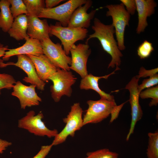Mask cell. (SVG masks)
<instances>
[{
	"instance_id": "obj_19",
	"label": "cell",
	"mask_w": 158,
	"mask_h": 158,
	"mask_svg": "<svg viewBox=\"0 0 158 158\" xmlns=\"http://www.w3.org/2000/svg\"><path fill=\"white\" fill-rule=\"evenodd\" d=\"M119 69V68H116L115 70L111 73L102 76H95L90 73L88 74L82 78L80 84V88L82 90H93L99 95L101 98L111 101H115L113 95L107 93L100 89L99 86L98 82L101 79H107L110 75L114 74L116 71Z\"/></svg>"
},
{
	"instance_id": "obj_24",
	"label": "cell",
	"mask_w": 158,
	"mask_h": 158,
	"mask_svg": "<svg viewBox=\"0 0 158 158\" xmlns=\"http://www.w3.org/2000/svg\"><path fill=\"white\" fill-rule=\"evenodd\" d=\"M9 1L11 5L10 11L14 18L23 14L26 15L27 13V8L23 0Z\"/></svg>"
},
{
	"instance_id": "obj_34",
	"label": "cell",
	"mask_w": 158,
	"mask_h": 158,
	"mask_svg": "<svg viewBox=\"0 0 158 158\" xmlns=\"http://www.w3.org/2000/svg\"><path fill=\"white\" fill-rule=\"evenodd\" d=\"M64 1L63 0H46L45 1V8H54L59 3Z\"/></svg>"
},
{
	"instance_id": "obj_1",
	"label": "cell",
	"mask_w": 158,
	"mask_h": 158,
	"mask_svg": "<svg viewBox=\"0 0 158 158\" xmlns=\"http://www.w3.org/2000/svg\"><path fill=\"white\" fill-rule=\"evenodd\" d=\"M94 33L89 35L86 42L92 38H97L99 41L103 50L109 54L111 60L109 64L108 68H119L121 63V57L123 55L119 49L114 34L115 30L112 24L105 25L98 18H95L93 25L92 26Z\"/></svg>"
},
{
	"instance_id": "obj_10",
	"label": "cell",
	"mask_w": 158,
	"mask_h": 158,
	"mask_svg": "<svg viewBox=\"0 0 158 158\" xmlns=\"http://www.w3.org/2000/svg\"><path fill=\"white\" fill-rule=\"evenodd\" d=\"M17 56V61L15 63L11 62L5 63L1 60L0 67H3L12 65L19 68L27 75L26 77L23 79L24 82L35 85L39 90H44L45 83L40 80L38 77L34 64L30 58L26 55H19Z\"/></svg>"
},
{
	"instance_id": "obj_7",
	"label": "cell",
	"mask_w": 158,
	"mask_h": 158,
	"mask_svg": "<svg viewBox=\"0 0 158 158\" xmlns=\"http://www.w3.org/2000/svg\"><path fill=\"white\" fill-rule=\"evenodd\" d=\"M87 0H69L51 8H43L38 17L58 20L63 27L67 26L71 16L78 7L85 4Z\"/></svg>"
},
{
	"instance_id": "obj_33",
	"label": "cell",
	"mask_w": 158,
	"mask_h": 158,
	"mask_svg": "<svg viewBox=\"0 0 158 158\" xmlns=\"http://www.w3.org/2000/svg\"><path fill=\"white\" fill-rule=\"evenodd\" d=\"M124 102L119 105H116L112 109L111 113L110 123H112L118 117L119 112L124 104L127 102Z\"/></svg>"
},
{
	"instance_id": "obj_2",
	"label": "cell",
	"mask_w": 158,
	"mask_h": 158,
	"mask_svg": "<svg viewBox=\"0 0 158 158\" xmlns=\"http://www.w3.org/2000/svg\"><path fill=\"white\" fill-rule=\"evenodd\" d=\"M77 79V78L70 71L58 68L49 78V80L53 83L50 87V91L54 101L59 102L63 96L70 97L72 92V86Z\"/></svg>"
},
{
	"instance_id": "obj_36",
	"label": "cell",
	"mask_w": 158,
	"mask_h": 158,
	"mask_svg": "<svg viewBox=\"0 0 158 158\" xmlns=\"http://www.w3.org/2000/svg\"><path fill=\"white\" fill-rule=\"evenodd\" d=\"M8 46H4L3 45L0 44V57L3 56L6 52L8 49Z\"/></svg>"
},
{
	"instance_id": "obj_32",
	"label": "cell",
	"mask_w": 158,
	"mask_h": 158,
	"mask_svg": "<svg viewBox=\"0 0 158 158\" xmlns=\"http://www.w3.org/2000/svg\"><path fill=\"white\" fill-rule=\"evenodd\" d=\"M52 146L51 144L42 146L39 151L32 158H45L50 151Z\"/></svg>"
},
{
	"instance_id": "obj_22",
	"label": "cell",
	"mask_w": 158,
	"mask_h": 158,
	"mask_svg": "<svg viewBox=\"0 0 158 158\" xmlns=\"http://www.w3.org/2000/svg\"><path fill=\"white\" fill-rule=\"evenodd\" d=\"M27 11V16L38 17L42 10L45 7L43 0H23Z\"/></svg>"
},
{
	"instance_id": "obj_15",
	"label": "cell",
	"mask_w": 158,
	"mask_h": 158,
	"mask_svg": "<svg viewBox=\"0 0 158 158\" xmlns=\"http://www.w3.org/2000/svg\"><path fill=\"white\" fill-rule=\"evenodd\" d=\"M27 17V34L30 38L40 42L49 38L50 26L46 20H41L36 16Z\"/></svg>"
},
{
	"instance_id": "obj_13",
	"label": "cell",
	"mask_w": 158,
	"mask_h": 158,
	"mask_svg": "<svg viewBox=\"0 0 158 158\" xmlns=\"http://www.w3.org/2000/svg\"><path fill=\"white\" fill-rule=\"evenodd\" d=\"M36 86L31 84L29 86L23 84L20 81H16L13 87L11 95L19 100L21 109L38 106L42 101L41 98L35 91Z\"/></svg>"
},
{
	"instance_id": "obj_6",
	"label": "cell",
	"mask_w": 158,
	"mask_h": 158,
	"mask_svg": "<svg viewBox=\"0 0 158 158\" xmlns=\"http://www.w3.org/2000/svg\"><path fill=\"white\" fill-rule=\"evenodd\" d=\"M43 118L41 112L35 115L34 111H30L25 116L19 120L18 127L26 130L36 136L54 138L58 133V130L55 129L50 130L47 128L42 121Z\"/></svg>"
},
{
	"instance_id": "obj_8",
	"label": "cell",
	"mask_w": 158,
	"mask_h": 158,
	"mask_svg": "<svg viewBox=\"0 0 158 158\" xmlns=\"http://www.w3.org/2000/svg\"><path fill=\"white\" fill-rule=\"evenodd\" d=\"M88 108L83 118V125L99 123L107 118L115 106V101L101 98L97 100H89Z\"/></svg>"
},
{
	"instance_id": "obj_20",
	"label": "cell",
	"mask_w": 158,
	"mask_h": 158,
	"mask_svg": "<svg viewBox=\"0 0 158 158\" xmlns=\"http://www.w3.org/2000/svg\"><path fill=\"white\" fill-rule=\"evenodd\" d=\"M28 18L25 14L15 18L11 26L7 32L10 37L19 41L29 37L27 34Z\"/></svg>"
},
{
	"instance_id": "obj_25",
	"label": "cell",
	"mask_w": 158,
	"mask_h": 158,
	"mask_svg": "<svg viewBox=\"0 0 158 158\" xmlns=\"http://www.w3.org/2000/svg\"><path fill=\"white\" fill-rule=\"evenodd\" d=\"M139 97L142 99L148 98L152 99L149 104L150 107L157 106L158 103V86L147 88L143 91H141Z\"/></svg>"
},
{
	"instance_id": "obj_30",
	"label": "cell",
	"mask_w": 158,
	"mask_h": 158,
	"mask_svg": "<svg viewBox=\"0 0 158 158\" xmlns=\"http://www.w3.org/2000/svg\"><path fill=\"white\" fill-rule=\"evenodd\" d=\"M128 12L131 15H133L136 10L135 0H121Z\"/></svg>"
},
{
	"instance_id": "obj_11",
	"label": "cell",
	"mask_w": 158,
	"mask_h": 158,
	"mask_svg": "<svg viewBox=\"0 0 158 158\" xmlns=\"http://www.w3.org/2000/svg\"><path fill=\"white\" fill-rule=\"evenodd\" d=\"M139 79L136 76L133 77L125 88L128 90L130 92L128 101L131 106V123L126 138V141L128 140L130 135L133 133L137 122L141 119L143 115V112L139 102L140 93L138 89Z\"/></svg>"
},
{
	"instance_id": "obj_12",
	"label": "cell",
	"mask_w": 158,
	"mask_h": 158,
	"mask_svg": "<svg viewBox=\"0 0 158 158\" xmlns=\"http://www.w3.org/2000/svg\"><path fill=\"white\" fill-rule=\"evenodd\" d=\"M88 42L74 44L70 50L71 57L70 69L78 73L82 78L88 74L87 63L91 50Z\"/></svg>"
},
{
	"instance_id": "obj_27",
	"label": "cell",
	"mask_w": 158,
	"mask_h": 158,
	"mask_svg": "<svg viewBox=\"0 0 158 158\" xmlns=\"http://www.w3.org/2000/svg\"><path fill=\"white\" fill-rule=\"evenodd\" d=\"M154 49L152 43L145 40L138 47L137 54L141 59H144L149 57Z\"/></svg>"
},
{
	"instance_id": "obj_5",
	"label": "cell",
	"mask_w": 158,
	"mask_h": 158,
	"mask_svg": "<svg viewBox=\"0 0 158 158\" xmlns=\"http://www.w3.org/2000/svg\"><path fill=\"white\" fill-rule=\"evenodd\" d=\"M49 26L50 35L56 36L61 40L67 55L74 43L78 40H83L88 32L86 28L63 26L59 22L55 25L51 24Z\"/></svg>"
},
{
	"instance_id": "obj_28",
	"label": "cell",
	"mask_w": 158,
	"mask_h": 158,
	"mask_svg": "<svg viewBox=\"0 0 158 158\" xmlns=\"http://www.w3.org/2000/svg\"><path fill=\"white\" fill-rule=\"evenodd\" d=\"M16 81L13 76L6 73H0V89L13 88Z\"/></svg>"
},
{
	"instance_id": "obj_29",
	"label": "cell",
	"mask_w": 158,
	"mask_h": 158,
	"mask_svg": "<svg viewBox=\"0 0 158 158\" xmlns=\"http://www.w3.org/2000/svg\"><path fill=\"white\" fill-rule=\"evenodd\" d=\"M158 83V75L157 73L142 81L141 84L138 85V89L140 92L145 88H148L157 85Z\"/></svg>"
},
{
	"instance_id": "obj_23",
	"label": "cell",
	"mask_w": 158,
	"mask_h": 158,
	"mask_svg": "<svg viewBox=\"0 0 158 158\" xmlns=\"http://www.w3.org/2000/svg\"><path fill=\"white\" fill-rule=\"evenodd\" d=\"M148 142L146 154L147 158H158V132L148 133Z\"/></svg>"
},
{
	"instance_id": "obj_3",
	"label": "cell",
	"mask_w": 158,
	"mask_h": 158,
	"mask_svg": "<svg viewBox=\"0 0 158 158\" xmlns=\"http://www.w3.org/2000/svg\"><path fill=\"white\" fill-rule=\"evenodd\" d=\"M108 9L106 16H111L116 36L117 42L120 51L124 50V35L126 27L129 26L130 15L122 3L117 4L107 5L104 7Z\"/></svg>"
},
{
	"instance_id": "obj_26",
	"label": "cell",
	"mask_w": 158,
	"mask_h": 158,
	"mask_svg": "<svg viewBox=\"0 0 158 158\" xmlns=\"http://www.w3.org/2000/svg\"><path fill=\"white\" fill-rule=\"evenodd\" d=\"M87 157L84 158H116L118 154L110 151L107 148H104L89 152L86 154Z\"/></svg>"
},
{
	"instance_id": "obj_31",
	"label": "cell",
	"mask_w": 158,
	"mask_h": 158,
	"mask_svg": "<svg viewBox=\"0 0 158 158\" xmlns=\"http://www.w3.org/2000/svg\"><path fill=\"white\" fill-rule=\"evenodd\" d=\"M158 71V68L150 70H146L144 67H141L139 70L138 75H136L139 79L140 78L151 77L157 74Z\"/></svg>"
},
{
	"instance_id": "obj_14",
	"label": "cell",
	"mask_w": 158,
	"mask_h": 158,
	"mask_svg": "<svg viewBox=\"0 0 158 158\" xmlns=\"http://www.w3.org/2000/svg\"><path fill=\"white\" fill-rule=\"evenodd\" d=\"M92 2L87 0L83 6L77 8L73 13L70 18L68 27L71 28H86L90 25L97 10H92L88 13L87 10L91 7Z\"/></svg>"
},
{
	"instance_id": "obj_18",
	"label": "cell",
	"mask_w": 158,
	"mask_h": 158,
	"mask_svg": "<svg viewBox=\"0 0 158 158\" xmlns=\"http://www.w3.org/2000/svg\"><path fill=\"white\" fill-rule=\"evenodd\" d=\"M26 55L33 62L39 78L45 82L49 80V77L57 70L58 68L44 54L38 56L30 55Z\"/></svg>"
},
{
	"instance_id": "obj_9",
	"label": "cell",
	"mask_w": 158,
	"mask_h": 158,
	"mask_svg": "<svg viewBox=\"0 0 158 158\" xmlns=\"http://www.w3.org/2000/svg\"><path fill=\"white\" fill-rule=\"evenodd\" d=\"M43 54L57 68L69 71L71 58L66 55L62 45L54 43L49 38L41 42Z\"/></svg>"
},
{
	"instance_id": "obj_37",
	"label": "cell",
	"mask_w": 158,
	"mask_h": 158,
	"mask_svg": "<svg viewBox=\"0 0 158 158\" xmlns=\"http://www.w3.org/2000/svg\"><path fill=\"white\" fill-rule=\"evenodd\" d=\"M1 89H0V95L1 94Z\"/></svg>"
},
{
	"instance_id": "obj_16",
	"label": "cell",
	"mask_w": 158,
	"mask_h": 158,
	"mask_svg": "<svg viewBox=\"0 0 158 158\" xmlns=\"http://www.w3.org/2000/svg\"><path fill=\"white\" fill-rule=\"evenodd\" d=\"M22 46L15 49H8L3 56V61H7L10 57L19 55H30L38 56L43 54L41 42L37 40L28 37L25 40Z\"/></svg>"
},
{
	"instance_id": "obj_21",
	"label": "cell",
	"mask_w": 158,
	"mask_h": 158,
	"mask_svg": "<svg viewBox=\"0 0 158 158\" xmlns=\"http://www.w3.org/2000/svg\"><path fill=\"white\" fill-rule=\"evenodd\" d=\"M9 0H0V28L4 32H7L14 20L11 13Z\"/></svg>"
},
{
	"instance_id": "obj_17",
	"label": "cell",
	"mask_w": 158,
	"mask_h": 158,
	"mask_svg": "<svg viewBox=\"0 0 158 158\" xmlns=\"http://www.w3.org/2000/svg\"><path fill=\"white\" fill-rule=\"evenodd\" d=\"M138 22L136 32L140 34L144 31L148 26V17L154 13L157 3L153 0H135Z\"/></svg>"
},
{
	"instance_id": "obj_38",
	"label": "cell",
	"mask_w": 158,
	"mask_h": 158,
	"mask_svg": "<svg viewBox=\"0 0 158 158\" xmlns=\"http://www.w3.org/2000/svg\"><path fill=\"white\" fill-rule=\"evenodd\" d=\"M116 158H118V157Z\"/></svg>"
},
{
	"instance_id": "obj_4",
	"label": "cell",
	"mask_w": 158,
	"mask_h": 158,
	"mask_svg": "<svg viewBox=\"0 0 158 158\" xmlns=\"http://www.w3.org/2000/svg\"><path fill=\"white\" fill-rule=\"evenodd\" d=\"M83 111L79 103H74L66 117L63 119L65 126L63 129L54 137L51 144L53 146L61 144L69 136L73 137L75 132L83 125L82 115Z\"/></svg>"
},
{
	"instance_id": "obj_35",
	"label": "cell",
	"mask_w": 158,
	"mask_h": 158,
	"mask_svg": "<svg viewBox=\"0 0 158 158\" xmlns=\"http://www.w3.org/2000/svg\"><path fill=\"white\" fill-rule=\"evenodd\" d=\"M12 144L11 142L0 139V154H2Z\"/></svg>"
}]
</instances>
